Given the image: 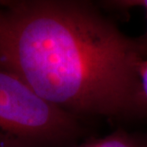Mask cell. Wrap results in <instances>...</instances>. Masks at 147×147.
Masks as SVG:
<instances>
[{
    "label": "cell",
    "mask_w": 147,
    "mask_h": 147,
    "mask_svg": "<svg viewBox=\"0 0 147 147\" xmlns=\"http://www.w3.org/2000/svg\"><path fill=\"white\" fill-rule=\"evenodd\" d=\"M146 143H147V139H146Z\"/></svg>",
    "instance_id": "obj_7"
},
{
    "label": "cell",
    "mask_w": 147,
    "mask_h": 147,
    "mask_svg": "<svg viewBox=\"0 0 147 147\" xmlns=\"http://www.w3.org/2000/svg\"><path fill=\"white\" fill-rule=\"evenodd\" d=\"M142 59L137 38L92 2L0 1V69L80 119H147Z\"/></svg>",
    "instance_id": "obj_1"
},
{
    "label": "cell",
    "mask_w": 147,
    "mask_h": 147,
    "mask_svg": "<svg viewBox=\"0 0 147 147\" xmlns=\"http://www.w3.org/2000/svg\"><path fill=\"white\" fill-rule=\"evenodd\" d=\"M138 76L142 86V92L147 100V58H144L138 64Z\"/></svg>",
    "instance_id": "obj_5"
},
{
    "label": "cell",
    "mask_w": 147,
    "mask_h": 147,
    "mask_svg": "<svg viewBox=\"0 0 147 147\" xmlns=\"http://www.w3.org/2000/svg\"><path fill=\"white\" fill-rule=\"evenodd\" d=\"M101 7L112 8L114 10L126 11L133 7H141L145 10L147 22V0H120V1H105L102 3H98ZM137 41L141 48V52L144 58H147V26L145 34L140 38H137Z\"/></svg>",
    "instance_id": "obj_4"
},
{
    "label": "cell",
    "mask_w": 147,
    "mask_h": 147,
    "mask_svg": "<svg viewBox=\"0 0 147 147\" xmlns=\"http://www.w3.org/2000/svg\"><path fill=\"white\" fill-rule=\"evenodd\" d=\"M76 147H100V143H99V141L98 139L96 140H92L91 142H86L85 144H83L81 146H78Z\"/></svg>",
    "instance_id": "obj_6"
},
{
    "label": "cell",
    "mask_w": 147,
    "mask_h": 147,
    "mask_svg": "<svg viewBox=\"0 0 147 147\" xmlns=\"http://www.w3.org/2000/svg\"><path fill=\"white\" fill-rule=\"evenodd\" d=\"M80 119L0 69V147H76Z\"/></svg>",
    "instance_id": "obj_2"
},
{
    "label": "cell",
    "mask_w": 147,
    "mask_h": 147,
    "mask_svg": "<svg viewBox=\"0 0 147 147\" xmlns=\"http://www.w3.org/2000/svg\"><path fill=\"white\" fill-rule=\"evenodd\" d=\"M98 141L100 147H147L146 139L141 140L121 128Z\"/></svg>",
    "instance_id": "obj_3"
}]
</instances>
